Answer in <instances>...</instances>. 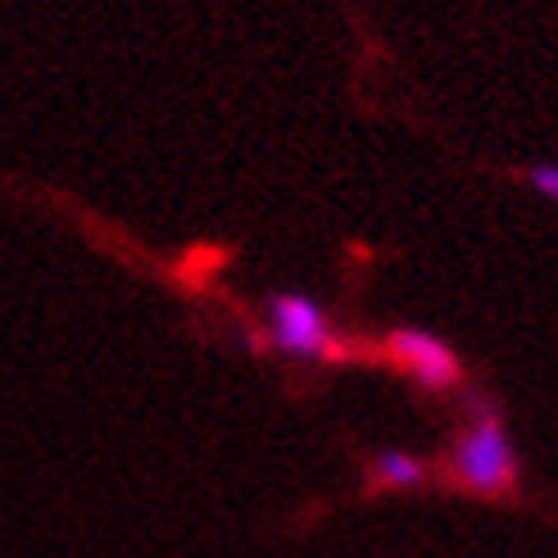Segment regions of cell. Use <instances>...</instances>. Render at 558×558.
Wrapping results in <instances>:
<instances>
[{
	"label": "cell",
	"mask_w": 558,
	"mask_h": 558,
	"mask_svg": "<svg viewBox=\"0 0 558 558\" xmlns=\"http://www.w3.org/2000/svg\"><path fill=\"white\" fill-rule=\"evenodd\" d=\"M436 477L427 459H417L409 450H377L364 463V486L368 490H417Z\"/></svg>",
	"instance_id": "cell-4"
},
{
	"label": "cell",
	"mask_w": 558,
	"mask_h": 558,
	"mask_svg": "<svg viewBox=\"0 0 558 558\" xmlns=\"http://www.w3.org/2000/svg\"><path fill=\"white\" fill-rule=\"evenodd\" d=\"M381 354L413 386L432 390V396H445V390H454L463 381V364H459L454 345L427 327H390L386 341H381Z\"/></svg>",
	"instance_id": "cell-3"
},
{
	"label": "cell",
	"mask_w": 558,
	"mask_h": 558,
	"mask_svg": "<svg viewBox=\"0 0 558 558\" xmlns=\"http://www.w3.org/2000/svg\"><path fill=\"white\" fill-rule=\"evenodd\" d=\"M440 477L463 495L509 499L522 486V459L509 436V423L486 396H468V423L450 440V454L440 459Z\"/></svg>",
	"instance_id": "cell-1"
},
{
	"label": "cell",
	"mask_w": 558,
	"mask_h": 558,
	"mask_svg": "<svg viewBox=\"0 0 558 558\" xmlns=\"http://www.w3.org/2000/svg\"><path fill=\"white\" fill-rule=\"evenodd\" d=\"M522 186H532L536 195L558 205V163H532V169H522Z\"/></svg>",
	"instance_id": "cell-5"
},
{
	"label": "cell",
	"mask_w": 558,
	"mask_h": 558,
	"mask_svg": "<svg viewBox=\"0 0 558 558\" xmlns=\"http://www.w3.org/2000/svg\"><path fill=\"white\" fill-rule=\"evenodd\" d=\"M264 350H277L287 359H314V364H337L345 354L327 310L304 291H272L264 300Z\"/></svg>",
	"instance_id": "cell-2"
}]
</instances>
